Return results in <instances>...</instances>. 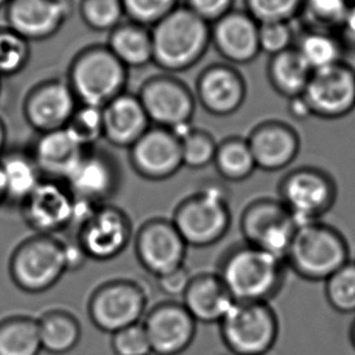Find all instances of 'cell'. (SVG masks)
<instances>
[{
	"mask_svg": "<svg viewBox=\"0 0 355 355\" xmlns=\"http://www.w3.org/2000/svg\"><path fill=\"white\" fill-rule=\"evenodd\" d=\"M286 263L246 242L229 247L217 274L235 302H269L280 293L286 279Z\"/></svg>",
	"mask_w": 355,
	"mask_h": 355,
	"instance_id": "6da1fadb",
	"label": "cell"
},
{
	"mask_svg": "<svg viewBox=\"0 0 355 355\" xmlns=\"http://www.w3.org/2000/svg\"><path fill=\"white\" fill-rule=\"evenodd\" d=\"M153 64L180 73L203 59L211 46V25L182 6L151 27Z\"/></svg>",
	"mask_w": 355,
	"mask_h": 355,
	"instance_id": "7a4b0ae2",
	"label": "cell"
},
{
	"mask_svg": "<svg viewBox=\"0 0 355 355\" xmlns=\"http://www.w3.org/2000/svg\"><path fill=\"white\" fill-rule=\"evenodd\" d=\"M349 261L343 234L321 220L298 224L285 257L287 268L311 282H325Z\"/></svg>",
	"mask_w": 355,
	"mask_h": 355,
	"instance_id": "3957f363",
	"label": "cell"
},
{
	"mask_svg": "<svg viewBox=\"0 0 355 355\" xmlns=\"http://www.w3.org/2000/svg\"><path fill=\"white\" fill-rule=\"evenodd\" d=\"M188 246L207 248L220 241L232 225L225 184L208 180L178 205L171 219Z\"/></svg>",
	"mask_w": 355,
	"mask_h": 355,
	"instance_id": "277c9868",
	"label": "cell"
},
{
	"mask_svg": "<svg viewBox=\"0 0 355 355\" xmlns=\"http://www.w3.org/2000/svg\"><path fill=\"white\" fill-rule=\"evenodd\" d=\"M67 82L79 104L103 109L127 92L128 69L106 45H93L76 55Z\"/></svg>",
	"mask_w": 355,
	"mask_h": 355,
	"instance_id": "5b68a950",
	"label": "cell"
},
{
	"mask_svg": "<svg viewBox=\"0 0 355 355\" xmlns=\"http://www.w3.org/2000/svg\"><path fill=\"white\" fill-rule=\"evenodd\" d=\"M218 325L223 343L234 355H266L280 331L277 313L266 302H235Z\"/></svg>",
	"mask_w": 355,
	"mask_h": 355,
	"instance_id": "8992f818",
	"label": "cell"
},
{
	"mask_svg": "<svg viewBox=\"0 0 355 355\" xmlns=\"http://www.w3.org/2000/svg\"><path fill=\"white\" fill-rule=\"evenodd\" d=\"M9 272L21 291L43 293L53 288L67 272L62 241L40 234L26 239L11 254Z\"/></svg>",
	"mask_w": 355,
	"mask_h": 355,
	"instance_id": "52a82bcc",
	"label": "cell"
},
{
	"mask_svg": "<svg viewBox=\"0 0 355 355\" xmlns=\"http://www.w3.org/2000/svg\"><path fill=\"white\" fill-rule=\"evenodd\" d=\"M337 195L330 173L311 166L292 169L279 183V200L298 224L320 220L335 206Z\"/></svg>",
	"mask_w": 355,
	"mask_h": 355,
	"instance_id": "ba28073f",
	"label": "cell"
},
{
	"mask_svg": "<svg viewBox=\"0 0 355 355\" xmlns=\"http://www.w3.org/2000/svg\"><path fill=\"white\" fill-rule=\"evenodd\" d=\"M298 223L279 198H261L248 203L240 217L243 242L285 261Z\"/></svg>",
	"mask_w": 355,
	"mask_h": 355,
	"instance_id": "9c48e42d",
	"label": "cell"
},
{
	"mask_svg": "<svg viewBox=\"0 0 355 355\" xmlns=\"http://www.w3.org/2000/svg\"><path fill=\"white\" fill-rule=\"evenodd\" d=\"M148 295L133 280L117 279L100 285L88 303V314L99 330L114 334L139 324L145 315Z\"/></svg>",
	"mask_w": 355,
	"mask_h": 355,
	"instance_id": "30bf717a",
	"label": "cell"
},
{
	"mask_svg": "<svg viewBox=\"0 0 355 355\" xmlns=\"http://www.w3.org/2000/svg\"><path fill=\"white\" fill-rule=\"evenodd\" d=\"M139 99L153 125L175 132L193 124L196 98L182 79L172 74H157L144 82Z\"/></svg>",
	"mask_w": 355,
	"mask_h": 355,
	"instance_id": "8fae6325",
	"label": "cell"
},
{
	"mask_svg": "<svg viewBox=\"0 0 355 355\" xmlns=\"http://www.w3.org/2000/svg\"><path fill=\"white\" fill-rule=\"evenodd\" d=\"M304 98L313 117L335 121L355 109V69L345 61L311 73Z\"/></svg>",
	"mask_w": 355,
	"mask_h": 355,
	"instance_id": "7c38bea8",
	"label": "cell"
},
{
	"mask_svg": "<svg viewBox=\"0 0 355 355\" xmlns=\"http://www.w3.org/2000/svg\"><path fill=\"white\" fill-rule=\"evenodd\" d=\"M134 247L144 269L159 277L184 266L189 246L172 220L153 218L140 227Z\"/></svg>",
	"mask_w": 355,
	"mask_h": 355,
	"instance_id": "4fadbf2b",
	"label": "cell"
},
{
	"mask_svg": "<svg viewBox=\"0 0 355 355\" xmlns=\"http://www.w3.org/2000/svg\"><path fill=\"white\" fill-rule=\"evenodd\" d=\"M133 235V225L123 209L105 203L78 227L77 239L89 257L98 261H112L123 253Z\"/></svg>",
	"mask_w": 355,
	"mask_h": 355,
	"instance_id": "5bb4252c",
	"label": "cell"
},
{
	"mask_svg": "<svg viewBox=\"0 0 355 355\" xmlns=\"http://www.w3.org/2000/svg\"><path fill=\"white\" fill-rule=\"evenodd\" d=\"M129 161L144 179L167 180L184 167L182 141L171 129L151 125L129 148Z\"/></svg>",
	"mask_w": 355,
	"mask_h": 355,
	"instance_id": "9a60e30c",
	"label": "cell"
},
{
	"mask_svg": "<svg viewBox=\"0 0 355 355\" xmlns=\"http://www.w3.org/2000/svg\"><path fill=\"white\" fill-rule=\"evenodd\" d=\"M155 355H180L193 345L198 322L182 302L166 301L153 306L143 322Z\"/></svg>",
	"mask_w": 355,
	"mask_h": 355,
	"instance_id": "2e32d148",
	"label": "cell"
},
{
	"mask_svg": "<svg viewBox=\"0 0 355 355\" xmlns=\"http://www.w3.org/2000/svg\"><path fill=\"white\" fill-rule=\"evenodd\" d=\"M21 207L26 224L40 235L72 227L74 198L64 182L43 179Z\"/></svg>",
	"mask_w": 355,
	"mask_h": 355,
	"instance_id": "e0dca14e",
	"label": "cell"
},
{
	"mask_svg": "<svg viewBox=\"0 0 355 355\" xmlns=\"http://www.w3.org/2000/svg\"><path fill=\"white\" fill-rule=\"evenodd\" d=\"M195 98L207 114L232 116L246 101V79L234 64H208L196 79Z\"/></svg>",
	"mask_w": 355,
	"mask_h": 355,
	"instance_id": "ac0fdd59",
	"label": "cell"
},
{
	"mask_svg": "<svg viewBox=\"0 0 355 355\" xmlns=\"http://www.w3.org/2000/svg\"><path fill=\"white\" fill-rule=\"evenodd\" d=\"M67 79H50L38 84L26 96L24 114L38 134L64 129L78 107Z\"/></svg>",
	"mask_w": 355,
	"mask_h": 355,
	"instance_id": "d6986e66",
	"label": "cell"
},
{
	"mask_svg": "<svg viewBox=\"0 0 355 355\" xmlns=\"http://www.w3.org/2000/svg\"><path fill=\"white\" fill-rule=\"evenodd\" d=\"M64 183L73 198L105 205L119 190L121 173L110 153L90 148L84 153Z\"/></svg>",
	"mask_w": 355,
	"mask_h": 355,
	"instance_id": "ffe728a7",
	"label": "cell"
},
{
	"mask_svg": "<svg viewBox=\"0 0 355 355\" xmlns=\"http://www.w3.org/2000/svg\"><path fill=\"white\" fill-rule=\"evenodd\" d=\"M6 9V26L28 42L49 40L71 14L67 0H10Z\"/></svg>",
	"mask_w": 355,
	"mask_h": 355,
	"instance_id": "44dd1931",
	"label": "cell"
},
{
	"mask_svg": "<svg viewBox=\"0 0 355 355\" xmlns=\"http://www.w3.org/2000/svg\"><path fill=\"white\" fill-rule=\"evenodd\" d=\"M211 45L230 64H251L261 54L259 24L234 9L211 25Z\"/></svg>",
	"mask_w": 355,
	"mask_h": 355,
	"instance_id": "7402d4cb",
	"label": "cell"
},
{
	"mask_svg": "<svg viewBox=\"0 0 355 355\" xmlns=\"http://www.w3.org/2000/svg\"><path fill=\"white\" fill-rule=\"evenodd\" d=\"M257 168L280 172L288 167L301 151V137L291 124L268 119L257 124L247 137Z\"/></svg>",
	"mask_w": 355,
	"mask_h": 355,
	"instance_id": "603a6c76",
	"label": "cell"
},
{
	"mask_svg": "<svg viewBox=\"0 0 355 355\" xmlns=\"http://www.w3.org/2000/svg\"><path fill=\"white\" fill-rule=\"evenodd\" d=\"M104 139L112 146L130 148L153 124L138 94L124 92L103 107Z\"/></svg>",
	"mask_w": 355,
	"mask_h": 355,
	"instance_id": "cb8c5ba5",
	"label": "cell"
},
{
	"mask_svg": "<svg viewBox=\"0 0 355 355\" xmlns=\"http://www.w3.org/2000/svg\"><path fill=\"white\" fill-rule=\"evenodd\" d=\"M182 303L196 322L219 324L235 300L217 272H203L193 277Z\"/></svg>",
	"mask_w": 355,
	"mask_h": 355,
	"instance_id": "d4e9b609",
	"label": "cell"
},
{
	"mask_svg": "<svg viewBox=\"0 0 355 355\" xmlns=\"http://www.w3.org/2000/svg\"><path fill=\"white\" fill-rule=\"evenodd\" d=\"M85 151L64 128L38 134L30 153L42 175L64 182Z\"/></svg>",
	"mask_w": 355,
	"mask_h": 355,
	"instance_id": "484cf974",
	"label": "cell"
},
{
	"mask_svg": "<svg viewBox=\"0 0 355 355\" xmlns=\"http://www.w3.org/2000/svg\"><path fill=\"white\" fill-rule=\"evenodd\" d=\"M106 46L128 69L153 64L151 28L132 21L122 22L111 31Z\"/></svg>",
	"mask_w": 355,
	"mask_h": 355,
	"instance_id": "4316f807",
	"label": "cell"
},
{
	"mask_svg": "<svg viewBox=\"0 0 355 355\" xmlns=\"http://www.w3.org/2000/svg\"><path fill=\"white\" fill-rule=\"evenodd\" d=\"M0 173L6 188V202L22 205L43 180L30 151H6L0 157Z\"/></svg>",
	"mask_w": 355,
	"mask_h": 355,
	"instance_id": "83f0119b",
	"label": "cell"
},
{
	"mask_svg": "<svg viewBox=\"0 0 355 355\" xmlns=\"http://www.w3.org/2000/svg\"><path fill=\"white\" fill-rule=\"evenodd\" d=\"M311 73V67L295 46L270 56L266 64V77L270 87L287 100L304 93Z\"/></svg>",
	"mask_w": 355,
	"mask_h": 355,
	"instance_id": "f1b7e54d",
	"label": "cell"
},
{
	"mask_svg": "<svg viewBox=\"0 0 355 355\" xmlns=\"http://www.w3.org/2000/svg\"><path fill=\"white\" fill-rule=\"evenodd\" d=\"M42 349L53 355L73 350L82 338V327L76 316L66 311H50L38 319Z\"/></svg>",
	"mask_w": 355,
	"mask_h": 355,
	"instance_id": "f546056e",
	"label": "cell"
},
{
	"mask_svg": "<svg viewBox=\"0 0 355 355\" xmlns=\"http://www.w3.org/2000/svg\"><path fill=\"white\" fill-rule=\"evenodd\" d=\"M295 48L313 72L343 61L345 53L337 32L311 28H304L296 35Z\"/></svg>",
	"mask_w": 355,
	"mask_h": 355,
	"instance_id": "4dcf8cb0",
	"label": "cell"
},
{
	"mask_svg": "<svg viewBox=\"0 0 355 355\" xmlns=\"http://www.w3.org/2000/svg\"><path fill=\"white\" fill-rule=\"evenodd\" d=\"M213 164L219 177L230 183H241L256 172L257 164L246 138L227 137L218 143Z\"/></svg>",
	"mask_w": 355,
	"mask_h": 355,
	"instance_id": "1f68e13d",
	"label": "cell"
},
{
	"mask_svg": "<svg viewBox=\"0 0 355 355\" xmlns=\"http://www.w3.org/2000/svg\"><path fill=\"white\" fill-rule=\"evenodd\" d=\"M38 320L17 315L0 321V355H40Z\"/></svg>",
	"mask_w": 355,
	"mask_h": 355,
	"instance_id": "d6a6232c",
	"label": "cell"
},
{
	"mask_svg": "<svg viewBox=\"0 0 355 355\" xmlns=\"http://www.w3.org/2000/svg\"><path fill=\"white\" fill-rule=\"evenodd\" d=\"M349 6L347 0H303L298 19L304 28L337 32Z\"/></svg>",
	"mask_w": 355,
	"mask_h": 355,
	"instance_id": "836d02e7",
	"label": "cell"
},
{
	"mask_svg": "<svg viewBox=\"0 0 355 355\" xmlns=\"http://www.w3.org/2000/svg\"><path fill=\"white\" fill-rule=\"evenodd\" d=\"M64 129L82 148H94L96 143L104 139L103 109L79 104Z\"/></svg>",
	"mask_w": 355,
	"mask_h": 355,
	"instance_id": "e575fe53",
	"label": "cell"
},
{
	"mask_svg": "<svg viewBox=\"0 0 355 355\" xmlns=\"http://www.w3.org/2000/svg\"><path fill=\"white\" fill-rule=\"evenodd\" d=\"M325 297L337 313H355V261H348L326 280Z\"/></svg>",
	"mask_w": 355,
	"mask_h": 355,
	"instance_id": "d590c367",
	"label": "cell"
},
{
	"mask_svg": "<svg viewBox=\"0 0 355 355\" xmlns=\"http://www.w3.org/2000/svg\"><path fill=\"white\" fill-rule=\"evenodd\" d=\"M79 14L84 25L96 32H111L123 22L122 0H80Z\"/></svg>",
	"mask_w": 355,
	"mask_h": 355,
	"instance_id": "8d00e7d4",
	"label": "cell"
},
{
	"mask_svg": "<svg viewBox=\"0 0 355 355\" xmlns=\"http://www.w3.org/2000/svg\"><path fill=\"white\" fill-rule=\"evenodd\" d=\"M31 56L30 42L8 26L0 27V78L25 69Z\"/></svg>",
	"mask_w": 355,
	"mask_h": 355,
	"instance_id": "74e56055",
	"label": "cell"
},
{
	"mask_svg": "<svg viewBox=\"0 0 355 355\" xmlns=\"http://www.w3.org/2000/svg\"><path fill=\"white\" fill-rule=\"evenodd\" d=\"M184 167L198 171L214 161L218 143L205 129L193 128L182 140Z\"/></svg>",
	"mask_w": 355,
	"mask_h": 355,
	"instance_id": "f35d334b",
	"label": "cell"
},
{
	"mask_svg": "<svg viewBox=\"0 0 355 355\" xmlns=\"http://www.w3.org/2000/svg\"><path fill=\"white\" fill-rule=\"evenodd\" d=\"M303 0H245V8L258 24L292 22L300 17Z\"/></svg>",
	"mask_w": 355,
	"mask_h": 355,
	"instance_id": "ab89813d",
	"label": "cell"
},
{
	"mask_svg": "<svg viewBox=\"0 0 355 355\" xmlns=\"http://www.w3.org/2000/svg\"><path fill=\"white\" fill-rule=\"evenodd\" d=\"M183 0H122L129 21L151 28L182 6Z\"/></svg>",
	"mask_w": 355,
	"mask_h": 355,
	"instance_id": "60d3db41",
	"label": "cell"
},
{
	"mask_svg": "<svg viewBox=\"0 0 355 355\" xmlns=\"http://www.w3.org/2000/svg\"><path fill=\"white\" fill-rule=\"evenodd\" d=\"M295 42L296 32L292 27V22L259 24L261 53L274 56L293 48Z\"/></svg>",
	"mask_w": 355,
	"mask_h": 355,
	"instance_id": "b9f144b4",
	"label": "cell"
},
{
	"mask_svg": "<svg viewBox=\"0 0 355 355\" xmlns=\"http://www.w3.org/2000/svg\"><path fill=\"white\" fill-rule=\"evenodd\" d=\"M112 350L116 355H150L151 345L141 322L112 334Z\"/></svg>",
	"mask_w": 355,
	"mask_h": 355,
	"instance_id": "7bdbcfd3",
	"label": "cell"
},
{
	"mask_svg": "<svg viewBox=\"0 0 355 355\" xmlns=\"http://www.w3.org/2000/svg\"><path fill=\"white\" fill-rule=\"evenodd\" d=\"M184 6L209 25L234 10L235 0H183Z\"/></svg>",
	"mask_w": 355,
	"mask_h": 355,
	"instance_id": "ee69618b",
	"label": "cell"
},
{
	"mask_svg": "<svg viewBox=\"0 0 355 355\" xmlns=\"http://www.w3.org/2000/svg\"><path fill=\"white\" fill-rule=\"evenodd\" d=\"M193 274L187 266L178 268L157 277L158 288L168 297H183L193 280Z\"/></svg>",
	"mask_w": 355,
	"mask_h": 355,
	"instance_id": "f6af8a7d",
	"label": "cell"
},
{
	"mask_svg": "<svg viewBox=\"0 0 355 355\" xmlns=\"http://www.w3.org/2000/svg\"><path fill=\"white\" fill-rule=\"evenodd\" d=\"M64 245V266L67 272H77L82 269L89 259L83 247L78 241L77 236L62 241Z\"/></svg>",
	"mask_w": 355,
	"mask_h": 355,
	"instance_id": "bcb514c9",
	"label": "cell"
},
{
	"mask_svg": "<svg viewBox=\"0 0 355 355\" xmlns=\"http://www.w3.org/2000/svg\"><path fill=\"white\" fill-rule=\"evenodd\" d=\"M337 35H340L345 50H355V4H350L348 8Z\"/></svg>",
	"mask_w": 355,
	"mask_h": 355,
	"instance_id": "7dc6e473",
	"label": "cell"
},
{
	"mask_svg": "<svg viewBox=\"0 0 355 355\" xmlns=\"http://www.w3.org/2000/svg\"><path fill=\"white\" fill-rule=\"evenodd\" d=\"M287 111H288V114L291 116L292 119H296L298 122H304L306 119L313 117L309 104L306 103V98L303 94L288 99Z\"/></svg>",
	"mask_w": 355,
	"mask_h": 355,
	"instance_id": "c3c4849f",
	"label": "cell"
},
{
	"mask_svg": "<svg viewBox=\"0 0 355 355\" xmlns=\"http://www.w3.org/2000/svg\"><path fill=\"white\" fill-rule=\"evenodd\" d=\"M6 138H8V133H6V124L3 122V119H0V157L6 151Z\"/></svg>",
	"mask_w": 355,
	"mask_h": 355,
	"instance_id": "681fc988",
	"label": "cell"
},
{
	"mask_svg": "<svg viewBox=\"0 0 355 355\" xmlns=\"http://www.w3.org/2000/svg\"><path fill=\"white\" fill-rule=\"evenodd\" d=\"M6 202V188H4V182H3V177H1V173H0V206L3 203Z\"/></svg>",
	"mask_w": 355,
	"mask_h": 355,
	"instance_id": "f907efd6",
	"label": "cell"
},
{
	"mask_svg": "<svg viewBox=\"0 0 355 355\" xmlns=\"http://www.w3.org/2000/svg\"><path fill=\"white\" fill-rule=\"evenodd\" d=\"M349 340L352 345H353V348L355 349V318L354 320L352 321V324H350Z\"/></svg>",
	"mask_w": 355,
	"mask_h": 355,
	"instance_id": "816d5d0a",
	"label": "cell"
},
{
	"mask_svg": "<svg viewBox=\"0 0 355 355\" xmlns=\"http://www.w3.org/2000/svg\"><path fill=\"white\" fill-rule=\"evenodd\" d=\"M10 3V0H0V9L6 8V6Z\"/></svg>",
	"mask_w": 355,
	"mask_h": 355,
	"instance_id": "f5cc1de1",
	"label": "cell"
},
{
	"mask_svg": "<svg viewBox=\"0 0 355 355\" xmlns=\"http://www.w3.org/2000/svg\"><path fill=\"white\" fill-rule=\"evenodd\" d=\"M349 4H355V0H347Z\"/></svg>",
	"mask_w": 355,
	"mask_h": 355,
	"instance_id": "db71d44e",
	"label": "cell"
}]
</instances>
